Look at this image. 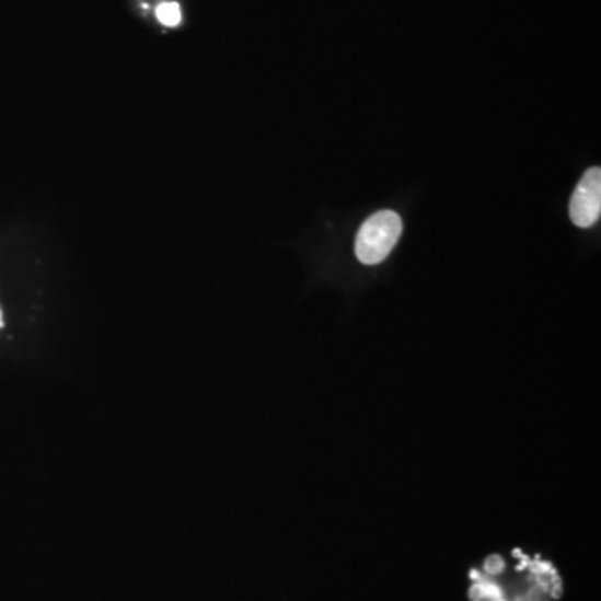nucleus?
I'll return each mask as SVG.
<instances>
[{
	"label": "nucleus",
	"instance_id": "nucleus-1",
	"mask_svg": "<svg viewBox=\"0 0 601 601\" xmlns=\"http://www.w3.org/2000/svg\"><path fill=\"white\" fill-rule=\"evenodd\" d=\"M403 234V219L394 211H380L362 222L356 236L358 259L368 266L380 264L390 256Z\"/></svg>",
	"mask_w": 601,
	"mask_h": 601
},
{
	"label": "nucleus",
	"instance_id": "nucleus-2",
	"mask_svg": "<svg viewBox=\"0 0 601 601\" xmlns=\"http://www.w3.org/2000/svg\"><path fill=\"white\" fill-rule=\"evenodd\" d=\"M601 216V170L590 167L581 177L570 203V218L578 228H591Z\"/></svg>",
	"mask_w": 601,
	"mask_h": 601
},
{
	"label": "nucleus",
	"instance_id": "nucleus-3",
	"mask_svg": "<svg viewBox=\"0 0 601 601\" xmlns=\"http://www.w3.org/2000/svg\"><path fill=\"white\" fill-rule=\"evenodd\" d=\"M155 18L165 27H177L181 24V8L176 2H164L155 9Z\"/></svg>",
	"mask_w": 601,
	"mask_h": 601
},
{
	"label": "nucleus",
	"instance_id": "nucleus-4",
	"mask_svg": "<svg viewBox=\"0 0 601 601\" xmlns=\"http://www.w3.org/2000/svg\"><path fill=\"white\" fill-rule=\"evenodd\" d=\"M2 324H4V321H2V311H0V327H2Z\"/></svg>",
	"mask_w": 601,
	"mask_h": 601
}]
</instances>
